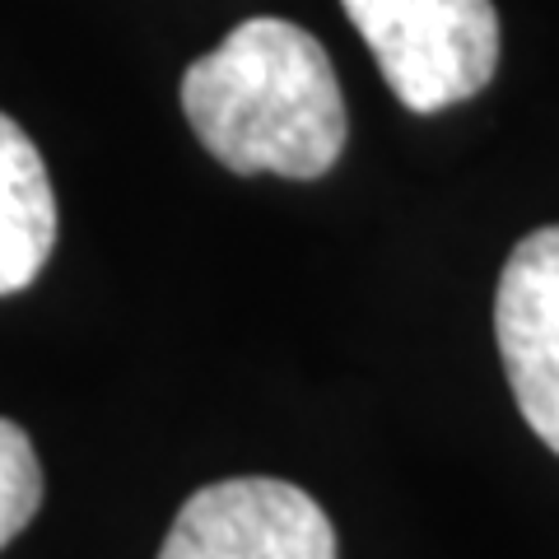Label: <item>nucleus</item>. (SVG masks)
<instances>
[{
	"label": "nucleus",
	"instance_id": "2",
	"mask_svg": "<svg viewBox=\"0 0 559 559\" xmlns=\"http://www.w3.org/2000/svg\"><path fill=\"white\" fill-rule=\"evenodd\" d=\"M382 80L429 117L476 98L499 66V14L489 0H341Z\"/></svg>",
	"mask_w": 559,
	"mask_h": 559
},
{
	"label": "nucleus",
	"instance_id": "4",
	"mask_svg": "<svg viewBox=\"0 0 559 559\" xmlns=\"http://www.w3.org/2000/svg\"><path fill=\"white\" fill-rule=\"evenodd\" d=\"M495 336L522 419L559 452V224L527 234L503 261Z\"/></svg>",
	"mask_w": 559,
	"mask_h": 559
},
{
	"label": "nucleus",
	"instance_id": "5",
	"mask_svg": "<svg viewBox=\"0 0 559 559\" xmlns=\"http://www.w3.org/2000/svg\"><path fill=\"white\" fill-rule=\"evenodd\" d=\"M57 248V197L38 145L0 112V294L28 289Z\"/></svg>",
	"mask_w": 559,
	"mask_h": 559
},
{
	"label": "nucleus",
	"instance_id": "1",
	"mask_svg": "<svg viewBox=\"0 0 559 559\" xmlns=\"http://www.w3.org/2000/svg\"><path fill=\"white\" fill-rule=\"evenodd\" d=\"M182 112L215 159L312 182L345 150V98L322 43L289 20H248L187 66Z\"/></svg>",
	"mask_w": 559,
	"mask_h": 559
},
{
	"label": "nucleus",
	"instance_id": "3",
	"mask_svg": "<svg viewBox=\"0 0 559 559\" xmlns=\"http://www.w3.org/2000/svg\"><path fill=\"white\" fill-rule=\"evenodd\" d=\"M159 559H336V532L299 485L238 476L182 503Z\"/></svg>",
	"mask_w": 559,
	"mask_h": 559
},
{
	"label": "nucleus",
	"instance_id": "6",
	"mask_svg": "<svg viewBox=\"0 0 559 559\" xmlns=\"http://www.w3.org/2000/svg\"><path fill=\"white\" fill-rule=\"evenodd\" d=\"M43 503V466L28 433L14 419H0V550L20 536Z\"/></svg>",
	"mask_w": 559,
	"mask_h": 559
}]
</instances>
